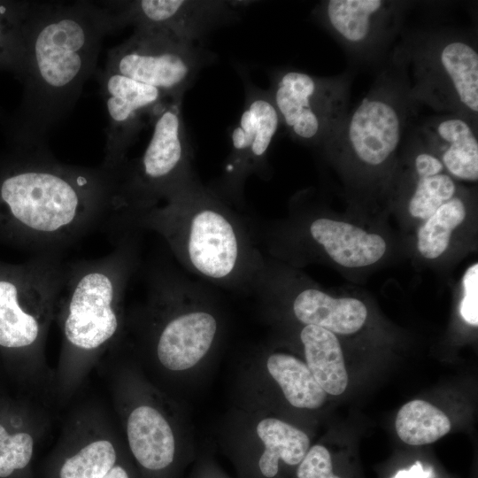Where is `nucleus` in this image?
<instances>
[{
    "label": "nucleus",
    "instance_id": "1a4fd4ad",
    "mask_svg": "<svg viewBox=\"0 0 478 478\" xmlns=\"http://www.w3.org/2000/svg\"><path fill=\"white\" fill-rule=\"evenodd\" d=\"M407 88L383 79L346 114L325 142L368 168H379L395 155L408 117Z\"/></svg>",
    "mask_w": 478,
    "mask_h": 478
},
{
    "label": "nucleus",
    "instance_id": "f8f14e48",
    "mask_svg": "<svg viewBox=\"0 0 478 478\" xmlns=\"http://www.w3.org/2000/svg\"><path fill=\"white\" fill-rule=\"evenodd\" d=\"M113 30L126 25L149 27L195 42L238 16L241 1L138 0L103 2Z\"/></svg>",
    "mask_w": 478,
    "mask_h": 478
},
{
    "label": "nucleus",
    "instance_id": "cd10ccee",
    "mask_svg": "<svg viewBox=\"0 0 478 478\" xmlns=\"http://www.w3.org/2000/svg\"><path fill=\"white\" fill-rule=\"evenodd\" d=\"M297 478H340L333 473L329 451L322 445H314L305 455L297 470Z\"/></svg>",
    "mask_w": 478,
    "mask_h": 478
},
{
    "label": "nucleus",
    "instance_id": "393cba45",
    "mask_svg": "<svg viewBox=\"0 0 478 478\" xmlns=\"http://www.w3.org/2000/svg\"><path fill=\"white\" fill-rule=\"evenodd\" d=\"M451 428L448 416L424 400L405 404L396 417L397 434L410 445L432 443L448 434Z\"/></svg>",
    "mask_w": 478,
    "mask_h": 478
},
{
    "label": "nucleus",
    "instance_id": "b1692460",
    "mask_svg": "<svg viewBox=\"0 0 478 478\" xmlns=\"http://www.w3.org/2000/svg\"><path fill=\"white\" fill-rule=\"evenodd\" d=\"M266 367L291 405L316 409L324 404L327 393L316 382L307 365L299 358L274 353L268 357Z\"/></svg>",
    "mask_w": 478,
    "mask_h": 478
},
{
    "label": "nucleus",
    "instance_id": "9b49d317",
    "mask_svg": "<svg viewBox=\"0 0 478 478\" xmlns=\"http://www.w3.org/2000/svg\"><path fill=\"white\" fill-rule=\"evenodd\" d=\"M280 116L269 91L249 88L244 107L231 132V150L220 177L210 188L236 210L244 205V185L262 174L269 148L278 131Z\"/></svg>",
    "mask_w": 478,
    "mask_h": 478
},
{
    "label": "nucleus",
    "instance_id": "6ab92c4d",
    "mask_svg": "<svg viewBox=\"0 0 478 478\" xmlns=\"http://www.w3.org/2000/svg\"><path fill=\"white\" fill-rule=\"evenodd\" d=\"M420 132L451 176L477 181L478 140L470 121L453 114L438 116L426 121Z\"/></svg>",
    "mask_w": 478,
    "mask_h": 478
},
{
    "label": "nucleus",
    "instance_id": "5701e85b",
    "mask_svg": "<svg viewBox=\"0 0 478 478\" xmlns=\"http://www.w3.org/2000/svg\"><path fill=\"white\" fill-rule=\"evenodd\" d=\"M257 434L265 445L258 466L267 478L278 473L279 459L295 466L309 450L310 440L304 431L275 418L262 420L257 426Z\"/></svg>",
    "mask_w": 478,
    "mask_h": 478
},
{
    "label": "nucleus",
    "instance_id": "c756f323",
    "mask_svg": "<svg viewBox=\"0 0 478 478\" xmlns=\"http://www.w3.org/2000/svg\"><path fill=\"white\" fill-rule=\"evenodd\" d=\"M429 472H426L420 461H416L409 470H399L393 478H428Z\"/></svg>",
    "mask_w": 478,
    "mask_h": 478
},
{
    "label": "nucleus",
    "instance_id": "0eeeda50",
    "mask_svg": "<svg viewBox=\"0 0 478 478\" xmlns=\"http://www.w3.org/2000/svg\"><path fill=\"white\" fill-rule=\"evenodd\" d=\"M410 98L446 110L471 123L478 113V54L466 40L429 37L412 50ZM410 60V61H411Z\"/></svg>",
    "mask_w": 478,
    "mask_h": 478
},
{
    "label": "nucleus",
    "instance_id": "7c9ffc66",
    "mask_svg": "<svg viewBox=\"0 0 478 478\" xmlns=\"http://www.w3.org/2000/svg\"><path fill=\"white\" fill-rule=\"evenodd\" d=\"M103 478H130L127 471L124 466L118 464Z\"/></svg>",
    "mask_w": 478,
    "mask_h": 478
},
{
    "label": "nucleus",
    "instance_id": "a211bd4d",
    "mask_svg": "<svg viewBox=\"0 0 478 478\" xmlns=\"http://www.w3.org/2000/svg\"><path fill=\"white\" fill-rule=\"evenodd\" d=\"M312 244L321 249L335 263L345 267H362L379 261L385 254L384 238L353 224L319 216L302 229Z\"/></svg>",
    "mask_w": 478,
    "mask_h": 478
},
{
    "label": "nucleus",
    "instance_id": "aec40b11",
    "mask_svg": "<svg viewBox=\"0 0 478 478\" xmlns=\"http://www.w3.org/2000/svg\"><path fill=\"white\" fill-rule=\"evenodd\" d=\"M277 274L295 289L291 308L295 318L304 325H313L332 333L351 335L358 331L367 318L365 304L353 297H331L312 286H292L269 259Z\"/></svg>",
    "mask_w": 478,
    "mask_h": 478
},
{
    "label": "nucleus",
    "instance_id": "bb28decb",
    "mask_svg": "<svg viewBox=\"0 0 478 478\" xmlns=\"http://www.w3.org/2000/svg\"><path fill=\"white\" fill-rule=\"evenodd\" d=\"M30 3L0 5V64L22 73L24 46L23 22Z\"/></svg>",
    "mask_w": 478,
    "mask_h": 478
},
{
    "label": "nucleus",
    "instance_id": "dca6fc26",
    "mask_svg": "<svg viewBox=\"0 0 478 478\" xmlns=\"http://www.w3.org/2000/svg\"><path fill=\"white\" fill-rule=\"evenodd\" d=\"M396 5L382 0H329L321 4L320 16L330 31L354 50L373 46L391 30Z\"/></svg>",
    "mask_w": 478,
    "mask_h": 478
},
{
    "label": "nucleus",
    "instance_id": "2eb2a0df",
    "mask_svg": "<svg viewBox=\"0 0 478 478\" xmlns=\"http://www.w3.org/2000/svg\"><path fill=\"white\" fill-rule=\"evenodd\" d=\"M33 398L0 393V478L26 470L47 431L49 416Z\"/></svg>",
    "mask_w": 478,
    "mask_h": 478
},
{
    "label": "nucleus",
    "instance_id": "f3484780",
    "mask_svg": "<svg viewBox=\"0 0 478 478\" xmlns=\"http://www.w3.org/2000/svg\"><path fill=\"white\" fill-rule=\"evenodd\" d=\"M114 403L123 420L129 450L137 462L150 471L169 466L174 459L175 437L161 411L147 402L129 407Z\"/></svg>",
    "mask_w": 478,
    "mask_h": 478
},
{
    "label": "nucleus",
    "instance_id": "ddd939ff",
    "mask_svg": "<svg viewBox=\"0 0 478 478\" xmlns=\"http://www.w3.org/2000/svg\"><path fill=\"white\" fill-rule=\"evenodd\" d=\"M99 82L108 116L101 166L117 172L128 160L127 150L140 131L173 98L157 88L105 69L100 73Z\"/></svg>",
    "mask_w": 478,
    "mask_h": 478
},
{
    "label": "nucleus",
    "instance_id": "4be33fe9",
    "mask_svg": "<svg viewBox=\"0 0 478 478\" xmlns=\"http://www.w3.org/2000/svg\"><path fill=\"white\" fill-rule=\"evenodd\" d=\"M418 150L412 159L415 186L408 203L409 213L425 220L457 196V184L441 161L428 149Z\"/></svg>",
    "mask_w": 478,
    "mask_h": 478
},
{
    "label": "nucleus",
    "instance_id": "c85d7f7f",
    "mask_svg": "<svg viewBox=\"0 0 478 478\" xmlns=\"http://www.w3.org/2000/svg\"><path fill=\"white\" fill-rule=\"evenodd\" d=\"M463 297L460 301L461 317L468 324L478 325V264L467 268L462 279Z\"/></svg>",
    "mask_w": 478,
    "mask_h": 478
},
{
    "label": "nucleus",
    "instance_id": "20e7f679",
    "mask_svg": "<svg viewBox=\"0 0 478 478\" xmlns=\"http://www.w3.org/2000/svg\"><path fill=\"white\" fill-rule=\"evenodd\" d=\"M63 255H35L13 275L0 277V356L26 395L52 398L54 370L45 345L64 281Z\"/></svg>",
    "mask_w": 478,
    "mask_h": 478
},
{
    "label": "nucleus",
    "instance_id": "a878e982",
    "mask_svg": "<svg viewBox=\"0 0 478 478\" xmlns=\"http://www.w3.org/2000/svg\"><path fill=\"white\" fill-rule=\"evenodd\" d=\"M466 217V206L459 196L441 205L425 220L417 233V248L428 259L440 257L448 248L453 230Z\"/></svg>",
    "mask_w": 478,
    "mask_h": 478
},
{
    "label": "nucleus",
    "instance_id": "7ed1b4c3",
    "mask_svg": "<svg viewBox=\"0 0 478 478\" xmlns=\"http://www.w3.org/2000/svg\"><path fill=\"white\" fill-rule=\"evenodd\" d=\"M109 228L158 234L187 272L226 289H252L266 258L236 209L198 179Z\"/></svg>",
    "mask_w": 478,
    "mask_h": 478
},
{
    "label": "nucleus",
    "instance_id": "412c9836",
    "mask_svg": "<svg viewBox=\"0 0 478 478\" xmlns=\"http://www.w3.org/2000/svg\"><path fill=\"white\" fill-rule=\"evenodd\" d=\"M306 365L326 393L343 394L348 385L340 343L335 335L322 328L305 325L300 332Z\"/></svg>",
    "mask_w": 478,
    "mask_h": 478
},
{
    "label": "nucleus",
    "instance_id": "f257e3e1",
    "mask_svg": "<svg viewBox=\"0 0 478 478\" xmlns=\"http://www.w3.org/2000/svg\"><path fill=\"white\" fill-rule=\"evenodd\" d=\"M113 31L103 4L30 2L23 22L24 144H45L94 72L103 38Z\"/></svg>",
    "mask_w": 478,
    "mask_h": 478
},
{
    "label": "nucleus",
    "instance_id": "f03ea898",
    "mask_svg": "<svg viewBox=\"0 0 478 478\" xmlns=\"http://www.w3.org/2000/svg\"><path fill=\"white\" fill-rule=\"evenodd\" d=\"M141 234H115L107 255L66 263L54 316L62 337L52 385V398L58 404L71 400L119 344L126 325L127 290L141 266Z\"/></svg>",
    "mask_w": 478,
    "mask_h": 478
},
{
    "label": "nucleus",
    "instance_id": "9d476101",
    "mask_svg": "<svg viewBox=\"0 0 478 478\" xmlns=\"http://www.w3.org/2000/svg\"><path fill=\"white\" fill-rule=\"evenodd\" d=\"M273 103L294 138L324 143L346 116V82L288 70L276 74L269 91Z\"/></svg>",
    "mask_w": 478,
    "mask_h": 478
},
{
    "label": "nucleus",
    "instance_id": "4468645a",
    "mask_svg": "<svg viewBox=\"0 0 478 478\" xmlns=\"http://www.w3.org/2000/svg\"><path fill=\"white\" fill-rule=\"evenodd\" d=\"M58 439L57 478H103L118 465V436L98 403L73 409Z\"/></svg>",
    "mask_w": 478,
    "mask_h": 478
},
{
    "label": "nucleus",
    "instance_id": "6e6552de",
    "mask_svg": "<svg viewBox=\"0 0 478 478\" xmlns=\"http://www.w3.org/2000/svg\"><path fill=\"white\" fill-rule=\"evenodd\" d=\"M207 60L195 42L158 29L135 27L127 41L109 51L105 70L182 100Z\"/></svg>",
    "mask_w": 478,
    "mask_h": 478
},
{
    "label": "nucleus",
    "instance_id": "39448f33",
    "mask_svg": "<svg viewBox=\"0 0 478 478\" xmlns=\"http://www.w3.org/2000/svg\"><path fill=\"white\" fill-rule=\"evenodd\" d=\"M147 300L153 355L165 369L187 370L212 348L218 334V320L204 306L208 289L165 262L146 272Z\"/></svg>",
    "mask_w": 478,
    "mask_h": 478
},
{
    "label": "nucleus",
    "instance_id": "423d86ee",
    "mask_svg": "<svg viewBox=\"0 0 478 478\" xmlns=\"http://www.w3.org/2000/svg\"><path fill=\"white\" fill-rule=\"evenodd\" d=\"M182 100H170L156 115L143 155L125 164L112 221L145 212L197 180L181 115Z\"/></svg>",
    "mask_w": 478,
    "mask_h": 478
}]
</instances>
